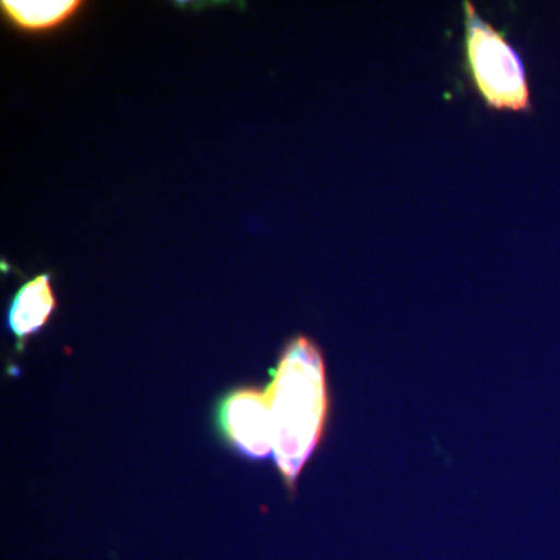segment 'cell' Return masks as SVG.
<instances>
[{
    "instance_id": "7a4b0ae2",
    "label": "cell",
    "mask_w": 560,
    "mask_h": 560,
    "mask_svg": "<svg viewBox=\"0 0 560 560\" xmlns=\"http://www.w3.org/2000/svg\"><path fill=\"white\" fill-rule=\"evenodd\" d=\"M467 25V60L475 84L495 109L528 108L529 90L517 51L500 32L478 16L470 2L464 3Z\"/></svg>"
},
{
    "instance_id": "277c9868",
    "label": "cell",
    "mask_w": 560,
    "mask_h": 560,
    "mask_svg": "<svg viewBox=\"0 0 560 560\" xmlns=\"http://www.w3.org/2000/svg\"><path fill=\"white\" fill-rule=\"evenodd\" d=\"M49 272L36 276L25 282L14 294L9 308V329L18 342V350L49 323L57 308V298L51 289Z\"/></svg>"
},
{
    "instance_id": "6da1fadb",
    "label": "cell",
    "mask_w": 560,
    "mask_h": 560,
    "mask_svg": "<svg viewBox=\"0 0 560 560\" xmlns=\"http://www.w3.org/2000/svg\"><path fill=\"white\" fill-rule=\"evenodd\" d=\"M270 375L264 390L270 407L272 458L287 488L294 492L329 423V382L319 346L304 335L294 337Z\"/></svg>"
},
{
    "instance_id": "3957f363",
    "label": "cell",
    "mask_w": 560,
    "mask_h": 560,
    "mask_svg": "<svg viewBox=\"0 0 560 560\" xmlns=\"http://www.w3.org/2000/svg\"><path fill=\"white\" fill-rule=\"evenodd\" d=\"M217 425L242 456L253 460L272 456V429L267 394L256 388L232 390L220 400Z\"/></svg>"
},
{
    "instance_id": "5b68a950",
    "label": "cell",
    "mask_w": 560,
    "mask_h": 560,
    "mask_svg": "<svg viewBox=\"0 0 560 560\" xmlns=\"http://www.w3.org/2000/svg\"><path fill=\"white\" fill-rule=\"evenodd\" d=\"M79 0H3V13L25 32H46L58 27L80 9Z\"/></svg>"
}]
</instances>
